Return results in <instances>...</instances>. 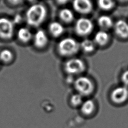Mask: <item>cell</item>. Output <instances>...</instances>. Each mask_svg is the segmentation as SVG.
<instances>
[{
    "label": "cell",
    "mask_w": 128,
    "mask_h": 128,
    "mask_svg": "<svg viewBox=\"0 0 128 128\" xmlns=\"http://www.w3.org/2000/svg\"><path fill=\"white\" fill-rule=\"evenodd\" d=\"M46 14V9L44 6L42 4H33L26 12V21L30 26L38 27L44 21Z\"/></svg>",
    "instance_id": "1"
},
{
    "label": "cell",
    "mask_w": 128,
    "mask_h": 128,
    "mask_svg": "<svg viewBox=\"0 0 128 128\" xmlns=\"http://www.w3.org/2000/svg\"><path fill=\"white\" fill-rule=\"evenodd\" d=\"M80 44L74 38H66L62 40L58 44L57 50L59 54L63 56H70L78 53Z\"/></svg>",
    "instance_id": "2"
},
{
    "label": "cell",
    "mask_w": 128,
    "mask_h": 128,
    "mask_svg": "<svg viewBox=\"0 0 128 128\" xmlns=\"http://www.w3.org/2000/svg\"><path fill=\"white\" fill-rule=\"evenodd\" d=\"M76 90L82 96H88L94 90V85L92 81L88 77L80 76L74 82Z\"/></svg>",
    "instance_id": "3"
},
{
    "label": "cell",
    "mask_w": 128,
    "mask_h": 128,
    "mask_svg": "<svg viewBox=\"0 0 128 128\" xmlns=\"http://www.w3.org/2000/svg\"><path fill=\"white\" fill-rule=\"evenodd\" d=\"M64 70L69 74H78L84 71L86 64L81 59L73 58L65 62Z\"/></svg>",
    "instance_id": "4"
},
{
    "label": "cell",
    "mask_w": 128,
    "mask_h": 128,
    "mask_svg": "<svg viewBox=\"0 0 128 128\" xmlns=\"http://www.w3.org/2000/svg\"><path fill=\"white\" fill-rule=\"evenodd\" d=\"M94 24L88 18H81L78 19L74 26L76 33L80 36H85L89 35L92 32Z\"/></svg>",
    "instance_id": "5"
},
{
    "label": "cell",
    "mask_w": 128,
    "mask_h": 128,
    "mask_svg": "<svg viewBox=\"0 0 128 128\" xmlns=\"http://www.w3.org/2000/svg\"><path fill=\"white\" fill-rule=\"evenodd\" d=\"M110 98L112 102L116 104L124 103L128 99V87L122 86L115 88L112 91Z\"/></svg>",
    "instance_id": "6"
},
{
    "label": "cell",
    "mask_w": 128,
    "mask_h": 128,
    "mask_svg": "<svg viewBox=\"0 0 128 128\" xmlns=\"http://www.w3.org/2000/svg\"><path fill=\"white\" fill-rule=\"evenodd\" d=\"M14 33V22L6 18H0V38L10 39Z\"/></svg>",
    "instance_id": "7"
},
{
    "label": "cell",
    "mask_w": 128,
    "mask_h": 128,
    "mask_svg": "<svg viewBox=\"0 0 128 128\" xmlns=\"http://www.w3.org/2000/svg\"><path fill=\"white\" fill-rule=\"evenodd\" d=\"M74 9L78 13L82 14H88L93 9V4L88 0H76L73 2Z\"/></svg>",
    "instance_id": "8"
},
{
    "label": "cell",
    "mask_w": 128,
    "mask_h": 128,
    "mask_svg": "<svg viewBox=\"0 0 128 128\" xmlns=\"http://www.w3.org/2000/svg\"><path fill=\"white\" fill-rule=\"evenodd\" d=\"M114 31L115 34L122 39L128 38V22L126 21L120 20L114 24Z\"/></svg>",
    "instance_id": "9"
},
{
    "label": "cell",
    "mask_w": 128,
    "mask_h": 128,
    "mask_svg": "<svg viewBox=\"0 0 128 128\" xmlns=\"http://www.w3.org/2000/svg\"><path fill=\"white\" fill-rule=\"evenodd\" d=\"M48 38L46 32L42 30H38L34 36V46L38 48H44L48 42Z\"/></svg>",
    "instance_id": "10"
},
{
    "label": "cell",
    "mask_w": 128,
    "mask_h": 128,
    "mask_svg": "<svg viewBox=\"0 0 128 128\" xmlns=\"http://www.w3.org/2000/svg\"><path fill=\"white\" fill-rule=\"evenodd\" d=\"M110 40V36L108 32L104 30H100L98 32L94 38V42L95 44L100 46H104L106 45Z\"/></svg>",
    "instance_id": "11"
},
{
    "label": "cell",
    "mask_w": 128,
    "mask_h": 128,
    "mask_svg": "<svg viewBox=\"0 0 128 128\" xmlns=\"http://www.w3.org/2000/svg\"><path fill=\"white\" fill-rule=\"evenodd\" d=\"M98 24L102 30L106 31L114 27V25L112 18L106 15H102L100 16L98 20Z\"/></svg>",
    "instance_id": "12"
},
{
    "label": "cell",
    "mask_w": 128,
    "mask_h": 128,
    "mask_svg": "<svg viewBox=\"0 0 128 128\" xmlns=\"http://www.w3.org/2000/svg\"><path fill=\"white\" fill-rule=\"evenodd\" d=\"M94 110L95 104L92 100H88L84 101L80 106V111L82 113L86 116H89L92 114Z\"/></svg>",
    "instance_id": "13"
},
{
    "label": "cell",
    "mask_w": 128,
    "mask_h": 128,
    "mask_svg": "<svg viewBox=\"0 0 128 128\" xmlns=\"http://www.w3.org/2000/svg\"><path fill=\"white\" fill-rule=\"evenodd\" d=\"M49 30L52 35L54 37H58L60 36L64 32L63 26L60 22H54L49 25Z\"/></svg>",
    "instance_id": "14"
},
{
    "label": "cell",
    "mask_w": 128,
    "mask_h": 128,
    "mask_svg": "<svg viewBox=\"0 0 128 128\" xmlns=\"http://www.w3.org/2000/svg\"><path fill=\"white\" fill-rule=\"evenodd\" d=\"M32 34L29 29L26 28H20L18 32V38L20 41L26 43L28 42L32 38Z\"/></svg>",
    "instance_id": "15"
},
{
    "label": "cell",
    "mask_w": 128,
    "mask_h": 128,
    "mask_svg": "<svg viewBox=\"0 0 128 128\" xmlns=\"http://www.w3.org/2000/svg\"><path fill=\"white\" fill-rule=\"evenodd\" d=\"M59 16L62 20L64 22H71L74 18V14L68 8H64L59 13Z\"/></svg>",
    "instance_id": "16"
},
{
    "label": "cell",
    "mask_w": 128,
    "mask_h": 128,
    "mask_svg": "<svg viewBox=\"0 0 128 128\" xmlns=\"http://www.w3.org/2000/svg\"><path fill=\"white\" fill-rule=\"evenodd\" d=\"M96 44L94 41L90 39L84 40L80 44V48H81L84 52L90 53L92 52L95 49Z\"/></svg>",
    "instance_id": "17"
},
{
    "label": "cell",
    "mask_w": 128,
    "mask_h": 128,
    "mask_svg": "<svg viewBox=\"0 0 128 128\" xmlns=\"http://www.w3.org/2000/svg\"><path fill=\"white\" fill-rule=\"evenodd\" d=\"M98 5L101 10L108 11L112 10L115 6L116 4L112 0H100L98 2Z\"/></svg>",
    "instance_id": "18"
},
{
    "label": "cell",
    "mask_w": 128,
    "mask_h": 128,
    "mask_svg": "<svg viewBox=\"0 0 128 128\" xmlns=\"http://www.w3.org/2000/svg\"><path fill=\"white\" fill-rule=\"evenodd\" d=\"M13 54L9 50L4 49L0 52V60L4 62H8L13 58Z\"/></svg>",
    "instance_id": "19"
},
{
    "label": "cell",
    "mask_w": 128,
    "mask_h": 128,
    "mask_svg": "<svg viewBox=\"0 0 128 128\" xmlns=\"http://www.w3.org/2000/svg\"><path fill=\"white\" fill-rule=\"evenodd\" d=\"M70 103L74 106H81L82 104V96L80 94H73L70 98Z\"/></svg>",
    "instance_id": "20"
},
{
    "label": "cell",
    "mask_w": 128,
    "mask_h": 128,
    "mask_svg": "<svg viewBox=\"0 0 128 128\" xmlns=\"http://www.w3.org/2000/svg\"><path fill=\"white\" fill-rule=\"evenodd\" d=\"M121 81L123 86L128 87V70L124 71L121 76Z\"/></svg>",
    "instance_id": "21"
},
{
    "label": "cell",
    "mask_w": 128,
    "mask_h": 128,
    "mask_svg": "<svg viewBox=\"0 0 128 128\" xmlns=\"http://www.w3.org/2000/svg\"><path fill=\"white\" fill-rule=\"evenodd\" d=\"M21 20L20 18V16H16L15 18V20H14V22H19Z\"/></svg>",
    "instance_id": "22"
}]
</instances>
